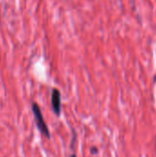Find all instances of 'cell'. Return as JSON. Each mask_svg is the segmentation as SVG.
Masks as SVG:
<instances>
[{
    "label": "cell",
    "instance_id": "6da1fadb",
    "mask_svg": "<svg viewBox=\"0 0 156 157\" xmlns=\"http://www.w3.org/2000/svg\"><path fill=\"white\" fill-rule=\"evenodd\" d=\"M31 109H32L34 119H35V123H36V126H37L39 132L43 136L50 139L51 138V133H50L49 128H48V126H47V124L45 122V120L43 118V115H42V112L40 110V106L36 102H33L32 105H31Z\"/></svg>",
    "mask_w": 156,
    "mask_h": 157
},
{
    "label": "cell",
    "instance_id": "7a4b0ae2",
    "mask_svg": "<svg viewBox=\"0 0 156 157\" xmlns=\"http://www.w3.org/2000/svg\"><path fill=\"white\" fill-rule=\"evenodd\" d=\"M51 108L52 111L57 117H60L62 112V96L60 90L57 88H53L51 90Z\"/></svg>",
    "mask_w": 156,
    "mask_h": 157
},
{
    "label": "cell",
    "instance_id": "3957f363",
    "mask_svg": "<svg viewBox=\"0 0 156 157\" xmlns=\"http://www.w3.org/2000/svg\"><path fill=\"white\" fill-rule=\"evenodd\" d=\"M97 147H92V148H91V154L95 155V154H97Z\"/></svg>",
    "mask_w": 156,
    "mask_h": 157
},
{
    "label": "cell",
    "instance_id": "277c9868",
    "mask_svg": "<svg viewBox=\"0 0 156 157\" xmlns=\"http://www.w3.org/2000/svg\"><path fill=\"white\" fill-rule=\"evenodd\" d=\"M70 157H76V155H75V154H73V155H72Z\"/></svg>",
    "mask_w": 156,
    "mask_h": 157
}]
</instances>
